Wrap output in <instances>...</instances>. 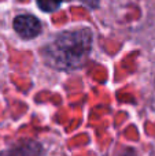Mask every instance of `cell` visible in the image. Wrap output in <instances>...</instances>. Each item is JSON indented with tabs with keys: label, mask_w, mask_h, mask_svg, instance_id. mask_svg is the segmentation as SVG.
I'll list each match as a JSON object with an SVG mask.
<instances>
[{
	"label": "cell",
	"mask_w": 155,
	"mask_h": 156,
	"mask_svg": "<svg viewBox=\"0 0 155 156\" xmlns=\"http://www.w3.org/2000/svg\"><path fill=\"white\" fill-rule=\"evenodd\" d=\"M91 48L92 33L89 29L63 32L44 47V62L56 70H76L87 62Z\"/></svg>",
	"instance_id": "obj_1"
},
{
	"label": "cell",
	"mask_w": 155,
	"mask_h": 156,
	"mask_svg": "<svg viewBox=\"0 0 155 156\" xmlns=\"http://www.w3.org/2000/svg\"><path fill=\"white\" fill-rule=\"evenodd\" d=\"M14 29L21 37L33 38L40 34L41 23L33 15H19L14 19Z\"/></svg>",
	"instance_id": "obj_2"
},
{
	"label": "cell",
	"mask_w": 155,
	"mask_h": 156,
	"mask_svg": "<svg viewBox=\"0 0 155 156\" xmlns=\"http://www.w3.org/2000/svg\"><path fill=\"white\" fill-rule=\"evenodd\" d=\"M41 145L33 140H25L19 144L14 145L13 148H8L3 151L0 156H40Z\"/></svg>",
	"instance_id": "obj_3"
},
{
	"label": "cell",
	"mask_w": 155,
	"mask_h": 156,
	"mask_svg": "<svg viewBox=\"0 0 155 156\" xmlns=\"http://www.w3.org/2000/svg\"><path fill=\"white\" fill-rule=\"evenodd\" d=\"M60 3H62V0H37L38 7L43 11H47V12L55 11L60 5Z\"/></svg>",
	"instance_id": "obj_4"
},
{
	"label": "cell",
	"mask_w": 155,
	"mask_h": 156,
	"mask_svg": "<svg viewBox=\"0 0 155 156\" xmlns=\"http://www.w3.org/2000/svg\"><path fill=\"white\" fill-rule=\"evenodd\" d=\"M62 2H65V0H62Z\"/></svg>",
	"instance_id": "obj_5"
}]
</instances>
